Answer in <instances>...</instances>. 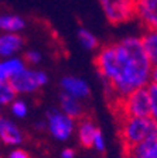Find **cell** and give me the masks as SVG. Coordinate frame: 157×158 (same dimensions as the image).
<instances>
[{
    "label": "cell",
    "instance_id": "obj_1",
    "mask_svg": "<svg viewBox=\"0 0 157 158\" xmlns=\"http://www.w3.org/2000/svg\"><path fill=\"white\" fill-rule=\"evenodd\" d=\"M94 64L115 106L129 93L153 81L157 71L144 54L137 35H128L118 43L99 47Z\"/></svg>",
    "mask_w": 157,
    "mask_h": 158
},
{
    "label": "cell",
    "instance_id": "obj_2",
    "mask_svg": "<svg viewBox=\"0 0 157 158\" xmlns=\"http://www.w3.org/2000/svg\"><path fill=\"white\" fill-rule=\"evenodd\" d=\"M157 124L153 117H124L119 120V137L122 150L128 151L143 140L156 135Z\"/></svg>",
    "mask_w": 157,
    "mask_h": 158
},
{
    "label": "cell",
    "instance_id": "obj_3",
    "mask_svg": "<svg viewBox=\"0 0 157 158\" xmlns=\"http://www.w3.org/2000/svg\"><path fill=\"white\" fill-rule=\"evenodd\" d=\"M115 107H116L115 113H116L118 120H122L124 117H153L150 98H149V92L146 86L139 88L132 93H129Z\"/></svg>",
    "mask_w": 157,
    "mask_h": 158
},
{
    "label": "cell",
    "instance_id": "obj_4",
    "mask_svg": "<svg viewBox=\"0 0 157 158\" xmlns=\"http://www.w3.org/2000/svg\"><path fill=\"white\" fill-rule=\"evenodd\" d=\"M105 19L112 26H122L134 19V0H98Z\"/></svg>",
    "mask_w": 157,
    "mask_h": 158
},
{
    "label": "cell",
    "instance_id": "obj_5",
    "mask_svg": "<svg viewBox=\"0 0 157 158\" xmlns=\"http://www.w3.org/2000/svg\"><path fill=\"white\" fill-rule=\"evenodd\" d=\"M7 82L16 93H31L43 88L48 82V75L40 69L26 68L13 78H10Z\"/></svg>",
    "mask_w": 157,
    "mask_h": 158
},
{
    "label": "cell",
    "instance_id": "obj_6",
    "mask_svg": "<svg viewBox=\"0 0 157 158\" xmlns=\"http://www.w3.org/2000/svg\"><path fill=\"white\" fill-rule=\"evenodd\" d=\"M134 11L142 26L146 30H156L157 27V0H134Z\"/></svg>",
    "mask_w": 157,
    "mask_h": 158
},
{
    "label": "cell",
    "instance_id": "obj_7",
    "mask_svg": "<svg viewBox=\"0 0 157 158\" xmlns=\"http://www.w3.org/2000/svg\"><path fill=\"white\" fill-rule=\"evenodd\" d=\"M48 122H50V130L57 138L59 140H65L72 131L74 127V120L68 117L67 114L61 113L57 109H51L48 113Z\"/></svg>",
    "mask_w": 157,
    "mask_h": 158
},
{
    "label": "cell",
    "instance_id": "obj_8",
    "mask_svg": "<svg viewBox=\"0 0 157 158\" xmlns=\"http://www.w3.org/2000/svg\"><path fill=\"white\" fill-rule=\"evenodd\" d=\"M24 47V38L20 34L2 33L0 34V56L10 58L16 56Z\"/></svg>",
    "mask_w": 157,
    "mask_h": 158
},
{
    "label": "cell",
    "instance_id": "obj_9",
    "mask_svg": "<svg viewBox=\"0 0 157 158\" xmlns=\"http://www.w3.org/2000/svg\"><path fill=\"white\" fill-rule=\"evenodd\" d=\"M61 88L64 90V93L78 99V100L86 98L89 95V85L86 83V81H84L82 78H78V76H64L61 79Z\"/></svg>",
    "mask_w": 157,
    "mask_h": 158
},
{
    "label": "cell",
    "instance_id": "obj_10",
    "mask_svg": "<svg viewBox=\"0 0 157 158\" xmlns=\"http://www.w3.org/2000/svg\"><path fill=\"white\" fill-rule=\"evenodd\" d=\"M157 150V137H151L143 140L142 143L136 144L128 151H123V158H156Z\"/></svg>",
    "mask_w": 157,
    "mask_h": 158
},
{
    "label": "cell",
    "instance_id": "obj_11",
    "mask_svg": "<svg viewBox=\"0 0 157 158\" xmlns=\"http://www.w3.org/2000/svg\"><path fill=\"white\" fill-rule=\"evenodd\" d=\"M26 68L27 66L23 58L19 56L4 58L3 61H0V82H7L10 78H13Z\"/></svg>",
    "mask_w": 157,
    "mask_h": 158
},
{
    "label": "cell",
    "instance_id": "obj_12",
    "mask_svg": "<svg viewBox=\"0 0 157 158\" xmlns=\"http://www.w3.org/2000/svg\"><path fill=\"white\" fill-rule=\"evenodd\" d=\"M26 28V20L20 14L3 13L0 14V31L2 33L19 34Z\"/></svg>",
    "mask_w": 157,
    "mask_h": 158
},
{
    "label": "cell",
    "instance_id": "obj_13",
    "mask_svg": "<svg viewBox=\"0 0 157 158\" xmlns=\"http://www.w3.org/2000/svg\"><path fill=\"white\" fill-rule=\"evenodd\" d=\"M59 103H61V110L64 114H67L68 117L74 118H79L82 116V105L78 99L72 98V96L67 95V93L61 92L59 93Z\"/></svg>",
    "mask_w": 157,
    "mask_h": 158
},
{
    "label": "cell",
    "instance_id": "obj_14",
    "mask_svg": "<svg viewBox=\"0 0 157 158\" xmlns=\"http://www.w3.org/2000/svg\"><path fill=\"white\" fill-rule=\"evenodd\" d=\"M142 48L144 54L150 59V62L156 65L157 62V31L156 30H146L144 34L140 37Z\"/></svg>",
    "mask_w": 157,
    "mask_h": 158
},
{
    "label": "cell",
    "instance_id": "obj_15",
    "mask_svg": "<svg viewBox=\"0 0 157 158\" xmlns=\"http://www.w3.org/2000/svg\"><path fill=\"white\" fill-rule=\"evenodd\" d=\"M0 138L6 144H19L21 141V134L10 120L0 118Z\"/></svg>",
    "mask_w": 157,
    "mask_h": 158
},
{
    "label": "cell",
    "instance_id": "obj_16",
    "mask_svg": "<svg viewBox=\"0 0 157 158\" xmlns=\"http://www.w3.org/2000/svg\"><path fill=\"white\" fill-rule=\"evenodd\" d=\"M76 38H78L79 44L86 51H98L99 49V40L91 30L85 28V27H79L76 31Z\"/></svg>",
    "mask_w": 157,
    "mask_h": 158
},
{
    "label": "cell",
    "instance_id": "obj_17",
    "mask_svg": "<svg viewBox=\"0 0 157 158\" xmlns=\"http://www.w3.org/2000/svg\"><path fill=\"white\" fill-rule=\"evenodd\" d=\"M95 126L91 120H84L79 126V141L85 148H91L94 145V135H95Z\"/></svg>",
    "mask_w": 157,
    "mask_h": 158
},
{
    "label": "cell",
    "instance_id": "obj_18",
    "mask_svg": "<svg viewBox=\"0 0 157 158\" xmlns=\"http://www.w3.org/2000/svg\"><path fill=\"white\" fill-rule=\"evenodd\" d=\"M17 93L13 90L9 82H0V105H7L16 99Z\"/></svg>",
    "mask_w": 157,
    "mask_h": 158
},
{
    "label": "cell",
    "instance_id": "obj_19",
    "mask_svg": "<svg viewBox=\"0 0 157 158\" xmlns=\"http://www.w3.org/2000/svg\"><path fill=\"white\" fill-rule=\"evenodd\" d=\"M149 92V98H150V103H151V113L153 117L156 118L157 116V81H150L146 85Z\"/></svg>",
    "mask_w": 157,
    "mask_h": 158
},
{
    "label": "cell",
    "instance_id": "obj_20",
    "mask_svg": "<svg viewBox=\"0 0 157 158\" xmlns=\"http://www.w3.org/2000/svg\"><path fill=\"white\" fill-rule=\"evenodd\" d=\"M43 59V55L38 49H27L24 54V62L30 64V65H38Z\"/></svg>",
    "mask_w": 157,
    "mask_h": 158
},
{
    "label": "cell",
    "instance_id": "obj_21",
    "mask_svg": "<svg viewBox=\"0 0 157 158\" xmlns=\"http://www.w3.org/2000/svg\"><path fill=\"white\" fill-rule=\"evenodd\" d=\"M11 112L17 116V117H24L27 114V106L23 100H13L11 103Z\"/></svg>",
    "mask_w": 157,
    "mask_h": 158
},
{
    "label": "cell",
    "instance_id": "obj_22",
    "mask_svg": "<svg viewBox=\"0 0 157 158\" xmlns=\"http://www.w3.org/2000/svg\"><path fill=\"white\" fill-rule=\"evenodd\" d=\"M94 144L98 150H101V151L103 150V140H102V134L98 128L95 130V135H94Z\"/></svg>",
    "mask_w": 157,
    "mask_h": 158
},
{
    "label": "cell",
    "instance_id": "obj_23",
    "mask_svg": "<svg viewBox=\"0 0 157 158\" xmlns=\"http://www.w3.org/2000/svg\"><path fill=\"white\" fill-rule=\"evenodd\" d=\"M10 158H30V155L23 150H16L10 154Z\"/></svg>",
    "mask_w": 157,
    "mask_h": 158
},
{
    "label": "cell",
    "instance_id": "obj_24",
    "mask_svg": "<svg viewBox=\"0 0 157 158\" xmlns=\"http://www.w3.org/2000/svg\"><path fill=\"white\" fill-rule=\"evenodd\" d=\"M74 157V151L72 150H65L62 152V158H72Z\"/></svg>",
    "mask_w": 157,
    "mask_h": 158
}]
</instances>
